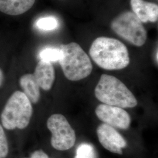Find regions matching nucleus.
Wrapping results in <instances>:
<instances>
[{"label": "nucleus", "mask_w": 158, "mask_h": 158, "mask_svg": "<svg viewBox=\"0 0 158 158\" xmlns=\"http://www.w3.org/2000/svg\"><path fill=\"white\" fill-rule=\"evenodd\" d=\"M89 54L99 67L106 70H121L130 64L127 46L115 38L104 36L96 38L91 45Z\"/></svg>", "instance_id": "f257e3e1"}, {"label": "nucleus", "mask_w": 158, "mask_h": 158, "mask_svg": "<svg viewBox=\"0 0 158 158\" xmlns=\"http://www.w3.org/2000/svg\"><path fill=\"white\" fill-rule=\"evenodd\" d=\"M96 98L104 104L118 107L134 108L138 104L135 97L117 77L103 74L94 90Z\"/></svg>", "instance_id": "f03ea898"}, {"label": "nucleus", "mask_w": 158, "mask_h": 158, "mask_svg": "<svg viewBox=\"0 0 158 158\" xmlns=\"http://www.w3.org/2000/svg\"><path fill=\"white\" fill-rule=\"evenodd\" d=\"M62 56L59 61L65 77L71 81H79L90 74L93 65L90 59L78 44L61 45Z\"/></svg>", "instance_id": "7ed1b4c3"}, {"label": "nucleus", "mask_w": 158, "mask_h": 158, "mask_svg": "<svg viewBox=\"0 0 158 158\" xmlns=\"http://www.w3.org/2000/svg\"><path fill=\"white\" fill-rule=\"evenodd\" d=\"M32 113V104L27 97L17 91L10 97L1 113L2 126L8 130L24 129L29 124Z\"/></svg>", "instance_id": "20e7f679"}, {"label": "nucleus", "mask_w": 158, "mask_h": 158, "mask_svg": "<svg viewBox=\"0 0 158 158\" xmlns=\"http://www.w3.org/2000/svg\"><path fill=\"white\" fill-rule=\"evenodd\" d=\"M111 27L115 34L134 45L142 46L146 42L147 31L133 12L125 11L115 17Z\"/></svg>", "instance_id": "39448f33"}, {"label": "nucleus", "mask_w": 158, "mask_h": 158, "mask_svg": "<svg viewBox=\"0 0 158 158\" xmlns=\"http://www.w3.org/2000/svg\"><path fill=\"white\" fill-rule=\"evenodd\" d=\"M47 127L52 133L51 145L55 149L63 151L73 147L75 131L64 115L60 114L52 115L48 119Z\"/></svg>", "instance_id": "423d86ee"}, {"label": "nucleus", "mask_w": 158, "mask_h": 158, "mask_svg": "<svg viewBox=\"0 0 158 158\" xmlns=\"http://www.w3.org/2000/svg\"><path fill=\"white\" fill-rule=\"evenodd\" d=\"M95 113L104 124L113 128L127 130L130 127L131 123L130 114L122 108L100 104L96 107Z\"/></svg>", "instance_id": "0eeeda50"}, {"label": "nucleus", "mask_w": 158, "mask_h": 158, "mask_svg": "<svg viewBox=\"0 0 158 158\" xmlns=\"http://www.w3.org/2000/svg\"><path fill=\"white\" fill-rule=\"evenodd\" d=\"M98 141L102 147L111 152L123 154V149L127 147V143L118 132L112 127L102 124L97 129Z\"/></svg>", "instance_id": "6e6552de"}, {"label": "nucleus", "mask_w": 158, "mask_h": 158, "mask_svg": "<svg viewBox=\"0 0 158 158\" xmlns=\"http://www.w3.org/2000/svg\"><path fill=\"white\" fill-rule=\"evenodd\" d=\"M132 11L142 23H156L158 19V6L144 0H131Z\"/></svg>", "instance_id": "1a4fd4ad"}, {"label": "nucleus", "mask_w": 158, "mask_h": 158, "mask_svg": "<svg viewBox=\"0 0 158 158\" xmlns=\"http://www.w3.org/2000/svg\"><path fill=\"white\" fill-rule=\"evenodd\" d=\"M33 74L40 88L45 91L51 90L55 79V69L51 63L40 60Z\"/></svg>", "instance_id": "9d476101"}, {"label": "nucleus", "mask_w": 158, "mask_h": 158, "mask_svg": "<svg viewBox=\"0 0 158 158\" xmlns=\"http://www.w3.org/2000/svg\"><path fill=\"white\" fill-rule=\"evenodd\" d=\"M36 0H0V11L6 15L16 16L29 10Z\"/></svg>", "instance_id": "9b49d317"}, {"label": "nucleus", "mask_w": 158, "mask_h": 158, "mask_svg": "<svg viewBox=\"0 0 158 158\" xmlns=\"http://www.w3.org/2000/svg\"><path fill=\"white\" fill-rule=\"evenodd\" d=\"M23 93L32 103L36 104L40 98V87L33 74H25L19 79Z\"/></svg>", "instance_id": "f8f14e48"}, {"label": "nucleus", "mask_w": 158, "mask_h": 158, "mask_svg": "<svg viewBox=\"0 0 158 158\" xmlns=\"http://www.w3.org/2000/svg\"><path fill=\"white\" fill-rule=\"evenodd\" d=\"M62 56V52L60 48H46L40 51L39 54L40 60L48 62H59Z\"/></svg>", "instance_id": "ddd939ff"}, {"label": "nucleus", "mask_w": 158, "mask_h": 158, "mask_svg": "<svg viewBox=\"0 0 158 158\" xmlns=\"http://www.w3.org/2000/svg\"><path fill=\"white\" fill-rule=\"evenodd\" d=\"M36 27L44 31H53L58 28L59 21L55 17H46L40 18L36 23Z\"/></svg>", "instance_id": "4468645a"}, {"label": "nucleus", "mask_w": 158, "mask_h": 158, "mask_svg": "<svg viewBox=\"0 0 158 158\" xmlns=\"http://www.w3.org/2000/svg\"><path fill=\"white\" fill-rule=\"evenodd\" d=\"M75 158H96L94 147L85 143L80 145L77 149Z\"/></svg>", "instance_id": "2eb2a0df"}, {"label": "nucleus", "mask_w": 158, "mask_h": 158, "mask_svg": "<svg viewBox=\"0 0 158 158\" xmlns=\"http://www.w3.org/2000/svg\"><path fill=\"white\" fill-rule=\"evenodd\" d=\"M8 153V144L5 132L0 125V158H5Z\"/></svg>", "instance_id": "dca6fc26"}, {"label": "nucleus", "mask_w": 158, "mask_h": 158, "mask_svg": "<svg viewBox=\"0 0 158 158\" xmlns=\"http://www.w3.org/2000/svg\"><path fill=\"white\" fill-rule=\"evenodd\" d=\"M29 158H49L48 155L42 150H38L35 151L31 156Z\"/></svg>", "instance_id": "f3484780"}, {"label": "nucleus", "mask_w": 158, "mask_h": 158, "mask_svg": "<svg viewBox=\"0 0 158 158\" xmlns=\"http://www.w3.org/2000/svg\"><path fill=\"white\" fill-rule=\"evenodd\" d=\"M4 80V74L2 71V70L0 69V86L2 85Z\"/></svg>", "instance_id": "a211bd4d"}]
</instances>
